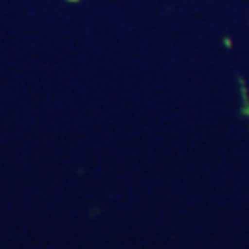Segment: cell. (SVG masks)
<instances>
[{
	"label": "cell",
	"instance_id": "6da1fadb",
	"mask_svg": "<svg viewBox=\"0 0 249 249\" xmlns=\"http://www.w3.org/2000/svg\"><path fill=\"white\" fill-rule=\"evenodd\" d=\"M69 2H80V0H69Z\"/></svg>",
	"mask_w": 249,
	"mask_h": 249
}]
</instances>
